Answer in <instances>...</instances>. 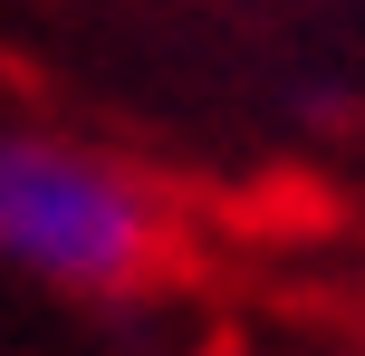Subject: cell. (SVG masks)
<instances>
[{"label": "cell", "instance_id": "cell-1", "mask_svg": "<svg viewBox=\"0 0 365 356\" xmlns=\"http://www.w3.org/2000/svg\"><path fill=\"white\" fill-rule=\"evenodd\" d=\"M0 260L87 299H135L182 270V212L115 154L0 135Z\"/></svg>", "mask_w": 365, "mask_h": 356}]
</instances>
